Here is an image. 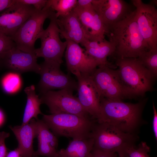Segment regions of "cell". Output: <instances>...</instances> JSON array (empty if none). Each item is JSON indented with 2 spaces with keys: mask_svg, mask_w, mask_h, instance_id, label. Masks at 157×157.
Masks as SVG:
<instances>
[{
  "mask_svg": "<svg viewBox=\"0 0 157 157\" xmlns=\"http://www.w3.org/2000/svg\"><path fill=\"white\" fill-rule=\"evenodd\" d=\"M92 3L106 30L108 27L124 19L135 9L132 10L131 6L123 0H92Z\"/></svg>",
  "mask_w": 157,
  "mask_h": 157,
  "instance_id": "15",
  "label": "cell"
},
{
  "mask_svg": "<svg viewBox=\"0 0 157 157\" xmlns=\"http://www.w3.org/2000/svg\"><path fill=\"white\" fill-rule=\"evenodd\" d=\"M150 148L147 143L141 142L137 147H133L130 149L127 152L129 157H150L148 153Z\"/></svg>",
  "mask_w": 157,
  "mask_h": 157,
  "instance_id": "27",
  "label": "cell"
},
{
  "mask_svg": "<svg viewBox=\"0 0 157 157\" xmlns=\"http://www.w3.org/2000/svg\"><path fill=\"white\" fill-rule=\"evenodd\" d=\"M37 11L32 6L16 2L0 13V33L11 37Z\"/></svg>",
  "mask_w": 157,
  "mask_h": 157,
  "instance_id": "14",
  "label": "cell"
},
{
  "mask_svg": "<svg viewBox=\"0 0 157 157\" xmlns=\"http://www.w3.org/2000/svg\"><path fill=\"white\" fill-rule=\"evenodd\" d=\"M37 157V156H35V157Z\"/></svg>",
  "mask_w": 157,
  "mask_h": 157,
  "instance_id": "37",
  "label": "cell"
},
{
  "mask_svg": "<svg viewBox=\"0 0 157 157\" xmlns=\"http://www.w3.org/2000/svg\"><path fill=\"white\" fill-rule=\"evenodd\" d=\"M40 79L37 85L40 95L55 89L77 90L78 83L70 75L60 69V64L44 61L40 64Z\"/></svg>",
  "mask_w": 157,
  "mask_h": 157,
  "instance_id": "9",
  "label": "cell"
},
{
  "mask_svg": "<svg viewBox=\"0 0 157 157\" xmlns=\"http://www.w3.org/2000/svg\"><path fill=\"white\" fill-rule=\"evenodd\" d=\"M73 93L67 89L50 90L40 95V98L42 104L48 106L51 114L68 113L92 118Z\"/></svg>",
  "mask_w": 157,
  "mask_h": 157,
  "instance_id": "8",
  "label": "cell"
},
{
  "mask_svg": "<svg viewBox=\"0 0 157 157\" xmlns=\"http://www.w3.org/2000/svg\"><path fill=\"white\" fill-rule=\"evenodd\" d=\"M36 120L38 149L34 151V157L38 156L58 157L57 137L50 131L48 126L42 119H38Z\"/></svg>",
  "mask_w": 157,
  "mask_h": 157,
  "instance_id": "19",
  "label": "cell"
},
{
  "mask_svg": "<svg viewBox=\"0 0 157 157\" xmlns=\"http://www.w3.org/2000/svg\"><path fill=\"white\" fill-rule=\"evenodd\" d=\"M24 91L26 95L27 101L22 125L28 123L34 118L38 119L39 114L43 115L40 108L41 101L39 96L36 94L35 86L32 85L26 87Z\"/></svg>",
  "mask_w": 157,
  "mask_h": 157,
  "instance_id": "23",
  "label": "cell"
},
{
  "mask_svg": "<svg viewBox=\"0 0 157 157\" xmlns=\"http://www.w3.org/2000/svg\"><path fill=\"white\" fill-rule=\"evenodd\" d=\"M42 120L57 137L82 140L91 138V132L97 121L75 115L59 113L43 114Z\"/></svg>",
  "mask_w": 157,
  "mask_h": 157,
  "instance_id": "5",
  "label": "cell"
},
{
  "mask_svg": "<svg viewBox=\"0 0 157 157\" xmlns=\"http://www.w3.org/2000/svg\"><path fill=\"white\" fill-rule=\"evenodd\" d=\"M49 19L48 26L40 35V47L35 49L34 53L37 58L42 57L44 61L60 65L63 61L62 58L66 49L67 42H62L60 38V30L56 13L52 11Z\"/></svg>",
  "mask_w": 157,
  "mask_h": 157,
  "instance_id": "6",
  "label": "cell"
},
{
  "mask_svg": "<svg viewBox=\"0 0 157 157\" xmlns=\"http://www.w3.org/2000/svg\"><path fill=\"white\" fill-rule=\"evenodd\" d=\"M10 136V133L4 131L0 132V157H6L8 149L5 144V140Z\"/></svg>",
  "mask_w": 157,
  "mask_h": 157,
  "instance_id": "30",
  "label": "cell"
},
{
  "mask_svg": "<svg viewBox=\"0 0 157 157\" xmlns=\"http://www.w3.org/2000/svg\"><path fill=\"white\" fill-rule=\"evenodd\" d=\"M92 0H77L75 7L84 9H89L93 8Z\"/></svg>",
  "mask_w": 157,
  "mask_h": 157,
  "instance_id": "32",
  "label": "cell"
},
{
  "mask_svg": "<svg viewBox=\"0 0 157 157\" xmlns=\"http://www.w3.org/2000/svg\"><path fill=\"white\" fill-rule=\"evenodd\" d=\"M6 157H22V156L20 150L17 147L8 152Z\"/></svg>",
  "mask_w": 157,
  "mask_h": 157,
  "instance_id": "35",
  "label": "cell"
},
{
  "mask_svg": "<svg viewBox=\"0 0 157 157\" xmlns=\"http://www.w3.org/2000/svg\"><path fill=\"white\" fill-rule=\"evenodd\" d=\"M92 157H117L115 153L106 152L93 148L92 151Z\"/></svg>",
  "mask_w": 157,
  "mask_h": 157,
  "instance_id": "31",
  "label": "cell"
},
{
  "mask_svg": "<svg viewBox=\"0 0 157 157\" xmlns=\"http://www.w3.org/2000/svg\"><path fill=\"white\" fill-rule=\"evenodd\" d=\"M135 9L124 19L107 28L106 35L114 45L117 58H138L149 50L139 30Z\"/></svg>",
  "mask_w": 157,
  "mask_h": 157,
  "instance_id": "2",
  "label": "cell"
},
{
  "mask_svg": "<svg viewBox=\"0 0 157 157\" xmlns=\"http://www.w3.org/2000/svg\"><path fill=\"white\" fill-rule=\"evenodd\" d=\"M81 45L85 48L86 53L94 58L99 65H108L107 57L113 55L115 51L113 44L105 39L100 41L87 40Z\"/></svg>",
  "mask_w": 157,
  "mask_h": 157,
  "instance_id": "21",
  "label": "cell"
},
{
  "mask_svg": "<svg viewBox=\"0 0 157 157\" xmlns=\"http://www.w3.org/2000/svg\"><path fill=\"white\" fill-rule=\"evenodd\" d=\"M138 58L156 77L157 75V50L145 51Z\"/></svg>",
  "mask_w": 157,
  "mask_h": 157,
  "instance_id": "25",
  "label": "cell"
},
{
  "mask_svg": "<svg viewBox=\"0 0 157 157\" xmlns=\"http://www.w3.org/2000/svg\"><path fill=\"white\" fill-rule=\"evenodd\" d=\"M153 117L152 122L153 132L155 139L157 140V112L154 102H153Z\"/></svg>",
  "mask_w": 157,
  "mask_h": 157,
  "instance_id": "33",
  "label": "cell"
},
{
  "mask_svg": "<svg viewBox=\"0 0 157 157\" xmlns=\"http://www.w3.org/2000/svg\"><path fill=\"white\" fill-rule=\"evenodd\" d=\"M15 45L11 37L0 33V60Z\"/></svg>",
  "mask_w": 157,
  "mask_h": 157,
  "instance_id": "28",
  "label": "cell"
},
{
  "mask_svg": "<svg viewBox=\"0 0 157 157\" xmlns=\"http://www.w3.org/2000/svg\"><path fill=\"white\" fill-rule=\"evenodd\" d=\"M147 102V99L131 103L101 98L100 117L97 122H106L124 132L138 135L146 123L142 114Z\"/></svg>",
  "mask_w": 157,
  "mask_h": 157,
  "instance_id": "1",
  "label": "cell"
},
{
  "mask_svg": "<svg viewBox=\"0 0 157 157\" xmlns=\"http://www.w3.org/2000/svg\"><path fill=\"white\" fill-rule=\"evenodd\" d=\"M91 74H81L76 77L78 80L77 98L85 110L92 119L97 121L100 117L101 97Z\"/></svg>",
  "mask_w": 157,
  "mask_h": 157,
  "instance_id": "13",
  "label": "cell"
},
{
  "mask_svg": "<svg viewBox=\"0 0 157 157\" xmlns=\"http://www.w3.org/2000/svg\"><path fill=\"white\" fill-rule=\"evenodd\" d=\"M37 58L34 53L24 52L15 47L0 60V67H3L17 73L32 72L39 74L41 67L37 63Z\"/></svg>",
  "mask_w": 157,
  "mask_h": 157,
  "instance_id": "16",
  "label": "cell"
},
{
  "mask_svg": "<svg viewBox=\"0 0 157 157\" xmlns=\"http://www.w3.org/2000/svg\"><path fill=\"white\" fill-rule=\"evenodd\" d=\"M139 30L149 50H157V10L151 3L141 0H132Z\"/></svg>",
  "mask_w": 157,
  "mask_h": 157,
  "instance_id": "10",
  "label": "cell"
},
{
  "mask_svg": "<svg viewBox=\"0 0 157 157\" xmlns=\"http://www.w3.org/2000/svg\"><path fill=\"white\" fill-rule=\"evenodd\" d=\"M57 22L61 38L81 45L88 40L79 18L73 10L65 16L58 17Z\"/></svg>",
  "mask_w": 157,
  "mask_h": 157,
  "instance_id": "18",
  "label": "cell"
},
{
  "mask_svg": "<svg viewBox=\"0 0 157 157\" xmlns=\"http://www.w3.org/2000/svg\"><path fill=\"white\" fill-rule=\"evenodd\" d=\"M108 65L99 66L91 74L101 97L113 100L128 99L116 70Z\"/></svg>",
  "mask_w": 157,
  "mask_h": 157,
  "instance_id": "11",
  "label": "cell"
},
{
  "mask_svg": "<svg viewBox=\"0 0 157 157\" xmlns=\"http://www.w3.org/2000/svg\"><path fill=\"white\" fill-rule=\"evenodd\" d=\"M9 127L18 141L17 147L20 150L22 157H34L33 140L37 135L36 120L33 118L25 125L13 127L10 126Z\"/></svg>",
  "mask_w": 157,
  "mask_h": 157,
  "instance_id": "20",
  "label": "cell"
},
{
  "mask_svg": "<svg viewBox=\"0 0 157 157\" xmlns=\"http://www.w3.org/2000/svg\"><path fill=\"white\" fill-rule=\"evenodd\" d=\"M94 144L92 138L72 140L66 148L58 150V157H92Z\"/></svg>",
  "mask_w": 157,
  "mask_h": 157,
  "instance_id": "22",
  "label": "cell"
},
{
  "mask_svg": "<svg viewBox=\"0 0 157 157\" xmlns=\"http://www.w3.org/2000/svg\"><path fill=\"white\" fill-rule=\"evenodd\" d=\"M67 45L65 58L68 73L77 77L81 74H91L99 65L93 57L87 54L79 44L66 40Z\"/></svg>",
  "mask_w": 157,
  "mask_h": 157,
  "instance_id": "12",
  "label": "cell"
},
{
  "mask_svg": "<svg viewBox=\"0 0 157 157\" xmlns=\"http://www.w3.org/2000/svg\"><path fill=\"white\" fill-rule=\"evenodd\" d=\"M77 0H47L46 5L56 13L58 18L70 13L76 7Z\"/></svg>",
  "mask_w": 157,
  "mask_h": 157,
  "instance_id": "24",
  "label": "cell"
},
{
  "mask_svg": "<svg viewBox=\"0 0 157 157\" xmlns=\"http://www.w3.org/2000/svg\"><path fill=\"white\" fill-rule=\"evenodd\" d=\"M46 6L31 16L11 37L16 48L24 52L34 53L36 41L43 31L44 21L52 12Z\"/></svg>",
  "mask_w": 157,
  "mask_h": 157,
  "instance_id": "7",
  "label": "cell"
},
{
  "mask_svg": "<svg viewBox=\"0 0 157 157\" xmlns=\"http://www.w3.org/2000/svg\"><path fill=\"white\" fill-rule=\"evenodd\" d=\"M16 2V0H0V13Z\"/></svg>",
  "mask_w": 157,
  "mask_h": 157,
  "instance_id": "34",
  "label": "cell"
},
{
  "mask_svg": "<svg viewBox=\"0 0 157 157\" xmlns=\"http://www.w3.org/2000/svg\"><path fill=\"white\" fill-rule=\"evenodd\" d=\"M116 70L128 99L142 97L152 88L156 78L138 58H117Z\"/></svg>",
  "mask_w": 157,
  "mask_h": 157,
  "instance_id": "3",
  "label": "cell"
},
{
  "mask_svg": "<svg viewBox=\"0 0 157 157\" xmlns=\"http://www.w3.org/2000/svg\"><path fill=\"white\" fill-rule=\"evenodd\" d=\"M21 84L19 75L16 73H10L6 75L3 79L2 85L6 92L13 93L19 90Z\"/></svg>",
  "mask_w": 157,
  "mask_h": 157,
  "instance_id": "26",
  "label": "cell"
},
{
  "mask_svg": "<svg viewBox=\"0 0 157 157\" xmlns=\"http://www.w3.org/2000/svg\"><path fill=\"white\" fill-rule=\"evenodd\" d=\"M91 138L94 141V148L116 153L119 157H129L128 151L136 147L139 139L137 135L124 132L106 122L97 121L92 128Z\"/></svg>",
  "mask_w": 157,
  "mask_h": 157,
  "instance_id": "4",
  "label": "cell"
},
{
  "mask_svg": "<svg viewBox=\"0 0 157 157\" xmlns=\"http://www.w3.org/2000/svg\"><path fill=\"white\" fill-rule=\"evenodd\" d=\"M5 120V117L2 111L0 109V126L3 124Z\"/></svg>",
  "mask_w": 157,
  "mask_h": 157,
  "instance_id": "36",
  "label": "cell"
},
{
  "mask_svg": "<svg viewBox=\"0 0 157 157\" xmlns=\"http://www.w3.org/2000/svg\"><path fill=\"white\" fill-rule=\"evenodd\" d=\"M18 2L33 6L38 11L42 10L45 6L47 0H16Z\"/></svg>",
  "mask_w": 157,
  "mask_h": 157,
  "instance_id": "29",
  "label": "cell"
},
{
  "mask_svg": "<svg viewBox=\"0 0 157 157\" xmlns=\"http://www.w3.org/2000/svg\"><path fill=\"white\" fill-rule=\"evenodd\" d=\"M73 10L77 15L88 40L100 41L105 39L106 27L93 8L84 9L75 7Z\"/></svg>",
  "mask_w": 157,
  "mask_h": 157,
  "instance_id": "17",
  "label": "cell"
}]
</instances>
